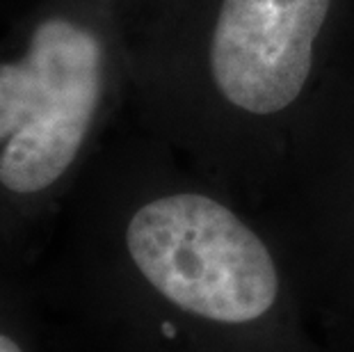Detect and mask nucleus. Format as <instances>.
Listing matches in <instances>:
<instances>
[{"mask_svg":"<svg viewBox=\"0 0 354 352\" xmlns=\"http://www.w3.org/2000/svg\"><path fill=\"white\" fill-rule=\"evenodd\" d=\"M35 293L59 352H336L261 215L133 124L78 183Z\"/></svg>","mask_w":354,"mask_h":352,"instance_id":"1","label":"nucleus"},{"mask_svg":"<svg viewBox=\"0 0 354 352\" xmlns=\"http://www.w3.org/2000/svg\"><path fill=\"white\" fill-rule=\"evenodd\" d=\"M354 30V0H169L133 37L128 122L252 208Z\"/></svg>","mask_w":354,"mask_h":352,"instance_id":"2","label":"nucleus"},{"mask_svg":"<svg viewBox=\"0 0 354 352\" xmlns=\"http://www.w3.org/2000/svg\"><path fill=\"white\" fill-rule=\"evenodd\" d=\"M124 0H28L0 33V288L30 290L89 165L128 115Z\"/></svg>","mask_w":354,"mask_h":352,"instance_id":"3","label":"nucleus"},{"mask_svg":"<svg viewBox=\"0 0 354 352\" xmlns=\"http://www.w3.org/2000/svg\"><path fill=\"white\" fill-rule=\"evenodd\" d=\"M254 211L281 243L320 334L354 352V30Z\"/></svg>","mask_w":354,"mask_h":352,"instance_id":"4","label":"nucleus"},{"mask_svg":"<svg viewBox=\"0 0 354 352\" xmlns=\"http://www.w3.org/2000/svg\"><path fill=\"white\" fill-rule=\"evenodd\" d=\"M0 352H59L35 288H0Z\"/></svg>","mask_w":354,"mask_h":352,"instance_id":"5","label":"nucleus"},{"mask_svg":"<svg viewBox=\"0 0 354 352\" xmlns=\"http://www.w3.org/2000/svg\"><path fill=\"white\" fill-rule=\"evenodd\" d=\"M167 3L169 0H124L128 26H131V39L149 24V21L156 19L158 14L167 7Z\"/></svg>","mask_w":354,"mask_h":352,"instance_id":"6","label":"nucleus"},{"mask_svg":"<svg viewBox=\"0 0 354 352\" xmlns=\"http://www.w3.org/2000/svg\"><path fill=\"white\" fill-rule=\"evenodd\" d=\"M28 0H0V26H7L10 19L24 7Z\"/></svg>","mask_w":354,"mask_h":352,"instance_id":"7","label":"nucleus"}]
</instances>
